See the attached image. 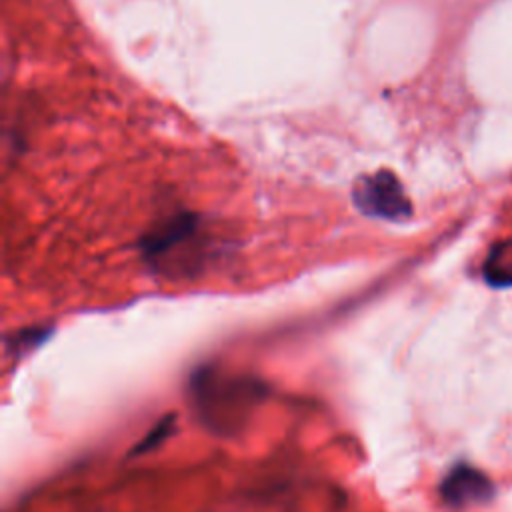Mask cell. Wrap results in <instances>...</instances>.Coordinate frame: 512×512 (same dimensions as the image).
Wrapping results in <instances>:
<instances>
[{
    "mask_svg": "<svg viewBox=\"0 0 512 512\" xmlns=\"http://www.w3.org/2000/svg\"><path fill=\"white\" fill-rule=\"evenodd\" d=\"M192 392L194 404L206 424L214 430H230L260 400L262 386L256 380L202 370L192 380Z\"/></svg>",
    "mask_w": 512,
    "mask_h": 512,
    "instance_id": "obj_1",
    "label": "cell"
},
{
    "mask_svg": "<svg viewBox=\"0 0 512 512\" xmlns=\"http://www.w3.org/2000/svg\"><path fill=\"white\" fill-rule=\"evenodd\" d=\"M352 198L368 216L400 220L410 214L408 196L404 194L400 180L388 170L360 178L352 190Z\"/></svg>",
    "mask_w": 512,
    "mask_h": 512,
    "instance_id": "obj_2",
    "label": "cell"
},
{
    "mask_svg": "<svg viewBox=\"0 0 512 512\" xmlns=\"http://www.w3.org/2000/svg\"><path fill=\"white\" fill-rule=\"evenodd\" d=\"M442 500L452 508L486 502L494 496V486L486 474L468 464L454 466L440 484Z\"/></svg>",
    "mask_w": 512,
    "mask_h": 512,
    "instance_id": "obj_3",
    "label": "cell"
},
{
    "mask_svg": "<svg viewBox=\"0 0 512 512\" xmlns=\"http://www.w3.org/2000/svg\"><path fill=\"white\" fill-rule=\"evenodd\" d=\"M484 278L490 286H512V244L502 242L494 246L484 262Z\"/></svg>",
    "mask_w": 512,
    "mask_h": 512,
    "instance_id": "obj_4",
    "label": "cell"
}]
</instances>
